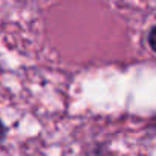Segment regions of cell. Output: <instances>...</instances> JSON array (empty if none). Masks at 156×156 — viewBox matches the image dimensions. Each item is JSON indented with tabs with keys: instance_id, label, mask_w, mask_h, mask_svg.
Segmentation results:
<instances>
[{
	"instance_id": "1",
	"label": "cell",
	"mask_w": 156,
	"mask_h": 156,
	"mask_svg": "<svg viewBox=\"0 0 156 156\" xmlns=\"http://www.w3.org/2000/svg\"><path fill=\"white\" fill-rule=\"evenodd\" d=\"M147 41H149V46H150V49H152V50L156 53V26H153V27L150 29Z\"/></svg>"
},
{
	"instance_id": "2",
	"label": "cell",
	"mask_w": 156,
	"mask_h": 156,
	"mask_svg": "<svg viewBox=\"0 0 156 156\" xmlns=\"http://www.w3.org/2000/svg\"><path fill=\"white\" fill-rule=\"evenodd\" d=\"M5 136H6V126L0 121V143L5 140Z\"/></svg>"
}]
</instances>
